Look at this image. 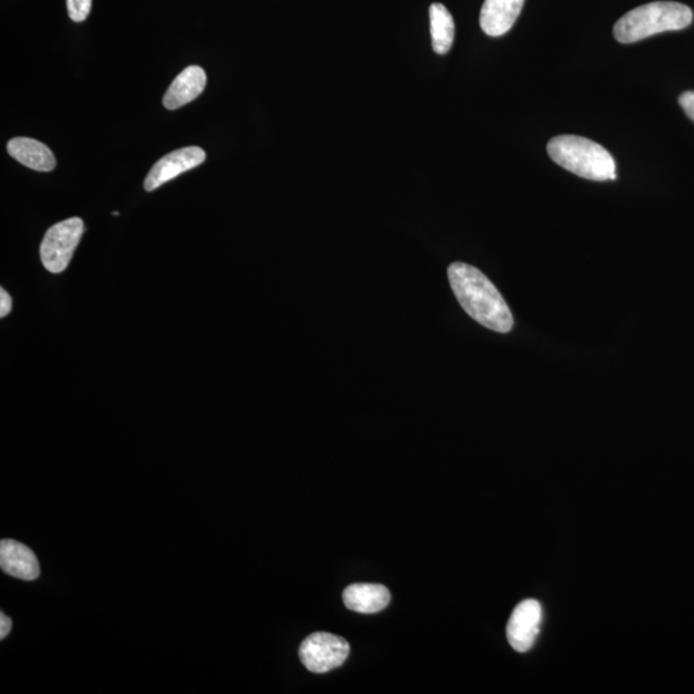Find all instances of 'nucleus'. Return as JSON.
Returning <instances> with one entry per match:
<instances>
[{"label":"nucleus","mask_w":694,"mask_h":694,"mask_svg":"<svg viewBox=\"0 0 694 694\" xmlns=\"http://www.w3.org/2000/svg\"><path fill=\"white\" fill-rule=\"evenodd\" d=\"M548 155L556 164L581 178L606 182L615 180L616 164L601 144L578 135H560L548 143Z\"/></svg>","instance_id":"obj_2"},{"label":"nucleus","mask_w":694,"mask_h":694,"mask_svg":"<svg viewBox=\"0 0 694 694\" xmlns=\"http://www.w3.org/2000/svg\"><path fill=\"white\" fill-rule=\"evenodd\" d=\"M450 286L466 312L482 327L498 333L513 328V315L506 300L490 279L472 265L454 263L448 269Z\"/></svg>","instance_id":"obj_1"},{"label":"nucleus","mask_w":694,"mask_h":694,"mask_svg":"<svg viewBox=\"0 0 694 694\" xmlns=\"http://www.w3.org/2000/svg\"><path fill=\"white\" fill-rule=\"evenodd\" d=\"M391 594L381 584H353L344 590V603L358 614H377L389 606Z\"/></svg>","instance_id":"obj_11"},{"label":"nucleus","mask_w":694,"mask_h":694,"mask_svg":"<svg viewBox=\"0 0 694 694\" xmlns=\"http://www.w3.org/2000/svg\"><path fill=\"white\" fill-rule=\"evenodd\" d=\"M90 8H92V0H67V11L72 21L87 20Z\"/></svg>","instance_id":"obj_14"},{"label":"nucleus","mask_w":694,"mask_h":694,"mask_svg":"<svg viewBox=\"0 0 694 694\" xmlns=\"http://www.w3.org/2000/svg\"><path fill=\"white\" fill-rule=\"evenodd\" d=\"M12 310V299L11 296L4 291V288L0 290V317L6 318Z\"/></svg>","instance_id":"obj_16"},{"label":"nucleus","mask_w":694,"mask_h":694,"mask_svg":"<svg viewBox=\"0 0 694 694\" xmlns=\"http://www.w3.org/2000/svg\"><path fill=\"white\" fill-rule=\"evenodd\" d=\"M83 233L84 223L80 218L63 220L49 228L40 246L44 268L53 274L66 270Z\"/></svg>","instance_id":"obj_4"},{"label":"nucleus","mask_w":694,"mask_h":694,"mask_svg":"<svg viewBox=\"0 0 694 694\" xmlns=\"http://www.w3.org/2000/svg\"><path fill=\"white\" fill-rule=\"evenodd\" d=\"M112 215L117 216V215H120V214H119V213H116V211H115V213H112Z\"/></svg>","instance_id":"obj_18"},{"label":"nucleus","mask_w":694,"mask_h":694,"mask_svg":"<svg viewBox=\"0 0 694 694\" xmlns=\"http://www.w3.org/2000/svg\"><path fill=\"white\" fill-rule=\"evenodd\" d=\"M349 653L350 646L344 638L330 633H314L301 643L299 656L306 669L322 674L339 668Z\"/></svg>","instance_id":"obj_5"},{"label":"nucleus","mask_w":694,"mask_h":694,"mask_svg":"<svg viewBox=\"0 0 694 694\" xmlns=\"http://www.w3.org/2000/svg\"><path fill=\"white\" fill-rule=\"evenodd\" d=\"M205 87V71L200 66H189L180 72L170 85L164 97V106L168 110L186 106L189 102L195 101L204 92Z\"/></svg>","instance_id":"obj_10"},{"label":"nucleus","mask_w":694,"mask_h":694,"mask_svg":"<svg viewBox=\"0 0 694 694\" xmlns=\"http://www.w3.org/2000/svg\"><path fill=\"white\" fill-rule=\"evenodd\" d=\"M0 567L13 578L31 581L39 578V561L35 553L16 540L0 543Z\"/></svg>","instance_id":"obj_9"},{"label":"nucleus","mask_w":694,"mask_h":694,"mask_svg":"<svg viewBox=\"0 0 694 694\" xmlns=\"http://www.w3.org/2000/svg\"><path fill=\"white\" fill-rule=\"evenodd\" d=\"M206 153L200 147H186L162 157L157 161L144 180V188L147 192L164 186L180 174L186 173L204 164Z\"/></svg>","instance_id":"obj_7"},{"label":"nucleus","mask_w":694,"mask_h":694,"mask_svg":"<svg viewBox=\"0 0 694 694\" xmlns=\"http://www.w3.org/2000/svg\"><path fill=\"white\" fill-rule=\"evenodd\" d=\"M542 620V606L535 599H526L515 608L507 626V638L513 650L527 652L533 648Z\"/></svg>","instance_id":"obj_6"},{"label":"nucleus","mask_w":694,"mask_h":694,"mask_svg":"<svg viewBox=\"0 0 694 694\" xmlns=\"http://www.w3.org/2000/svg\"><path fill=\"white\" fill-rule=\"evenodd\" d=\"M679 105L682 106L689 119L694 121V92L683 93L679 97Z\"/></svg>","instance_id":"obj_15"},{"label":"nucleus","mask_w":694,"mask_h":694,"mask_svg":"<svg viewBox=\"0 0 694 694\" xmlns=\"http://www.w3.org/2000/svg\"><path fill=\"white\" fill-rule=\"evenodd\" d=\"M12 629V621L8 616L2 614L0 615V639L7 637Z\"/></svg>","instance_id":"obj_17"},{"label":"nucleus","mask_w":694,"mask_h":694,"mask_svg":"<svg viewBox=\"0 0 694 694\" xmlns=\"http://www.w3.org/2000/svg\"><path fill=\"white\" fill-rule=\"evenodd\" d=\"M432 48L437 54H446L452 49L455 34L453 16L444 4L434 3L430 8Z\"/></svg>","instance_id":"obj_13"},{"label":"nucleus","mask_w":694,"mask_h":694,"mask_svg":"<svg viewBox=\"0 0 694 694\" xmlns=\"http://www.w3.org/2000/svg\"><path fill=\"white\" fill-rule=\"evenodd\" d=\"M9 155L20 164L36 171H52L57 161L45 144L31 138H13L7 144Z\"/></svg>","instance_id":"obj_12"},{"label":"nucleus","mask_w":694,"mask_h":694,"mask_svg":"<svg viewBox=\"0 0 694 694\" xmlns=\"http://www.w3.org/2000/svg\"><path fill=\"white\" fill-rule=\"evenodd\" d=\"M525 0H485L481 8L480 25L486 35L502 36L515 25Z\"/></svg>","instance_id":"obj_8"},{"label":"nucleus","mask_w":694,"mask_h":694,"mask_svg":"<svg viewBox=\"0 0 694 694\" xmlns=\"http://www.w3.org/2000/svg\"><path fill=\"white\" fill-rule=\"evenodd\" d=\"M692 9L682 3L653 2L626 13L614 27L617 42L632 44L652 35L686 29L692 24Z\"/></svg>","instance_id":"obj_3"}]
</instances>
